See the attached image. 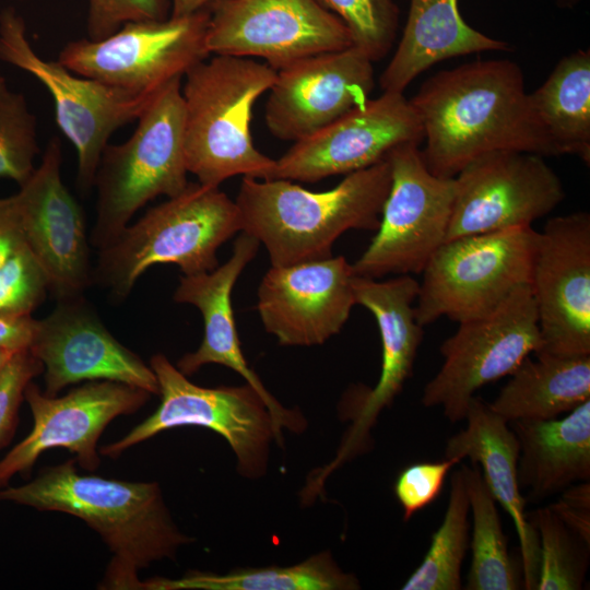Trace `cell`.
<instances>
[{"label": "cell", "instance_id": "cell-1", "mask_svg": "<svg viewBox=\"0 0 590 590\" xmlns=\"http://www.w3.org/2000/svg\"><path fill=\"white\" fill-rule=\"evenodd\" d=\"M423 127L427 169L455 178L476 156L497 150L555 156L509 59L475 60L428 78L409 99Z\"/></svg>", "mask_w": 590, "mask_h": 590}, {"label": "cell", "instance_id": "cell-2", "mask_svg": "<svg viewBox=\"0 0 590 590\" xmlns=\"http://www.w3.org/2000/svg\"><path fill=\"white\" fill-rule=\"evenodd\" d=\"M70 459L44 468L20 486L0 488V502L58 511L83 520L111 553L102 589H142L139 571L175 559L192 538L179 530L156 482L81 474Z\"/></svg>", "mask_w": 590, "mask_h": 590}, {"label": "cell", "instance_id": "cell-3", "mask_svg": "<svg viewBox=\"0 0 590 590\" xmlns=\"http://www.w3.org/2000/svg\"><path fill=\"white\" fill-rule=\"evenodd\" d=\"M390 184L386 158L320 192L287 179L244 177L235 203L241 232L266 247L271 266L283 267L331 257L346 231H376Z\"/></svg>", "mask_w": 590, "mask_h": 590}, {"label": "cell", "instance_id": "cell-4", "mask_svg": "<svg viewBox=\"0 0 590 590\" xmlns=\"http://www.w3.org/2000/svg\"><path fill=\"white\" fill-rule=\"evenodd\" d=\"M276 70L252 58L214 55L184 75L185 155L188 173L219 187L233 176L271 179L275 160L251 137L252 109Z\"/></svg>", "mask_w": 590, "mask_h": 590}, {"label": "cell", "instance_id": "cell-5", "mask_svg": "<svg viewBox=\"0 0 590 590\" xmlns=\"http://www.w3.org/2000/svg\"><path fill=\"white\" fill-rule=\"evenodd\" d=\"M238 232L235 201L219 187L189 182L98 249L93 283L121 300L154 264H176L185 275L210 272L219 267L220 246Z\"/></svg>", "mask_w": 590, "mask_h": 590}, {"label": "cell", "instance_id": "cell-6", "mask_svg": "<svg viewBox=\"0 0 590 590\" xmlns=\"http://www.w3.org/2000/svg\"><path fill=\"white\" fill-rule=\"evenodd\" d=\"M181 79L157 93L127 141L105 146L94 181L96 221L90 238L94 247L111 241L149 201L175 197L189 184Z\"/></svg>", "mask_w": 590, "mask_h": 590}, {"label": "cell", "instance_id": "cell-7", "mask_svg": "<svg viewBox=\"0 0 590 590\" xmlns=\"http://www.w3.org/2000/svg\"><path fill=\"white\" fill-rule=\"evenodd\" d=\"M538 243L532 226L446 240L422 272L417 322L425 327L447 317L460 323L491 312L531 283Z\"/></svg>", "mask_w": 590, "mask_h": 590}, {"label": "cell", "instance_id": "cell-8", "mask_svg": "<svg viewBox=\"0 0 590 590\" xmlns=\"http://www.w3.org/2000/svg\"><path fill=\"white\" fill-rule=\"evenodd\" d=\"M150 366L158 382V408L122 438L102 446L99 455L118 458L161 432L199 426L226 439L243 476L258 479L266 474L270 445L273 439L282 440L266 403L251 386L205 388L194 385L164 354L153 355Z\"/></svg>", "mask_w": 590, "mask_h": 590}, {"label": "cell", "instance_id": "cell-9", "mask_svg": "<svg viewBox=\"0 0 590 590\" xmlns=\"http://www.w3.org/2000/svg\"><path fill=\"white\" fill-rule=\"evenodd\" d=\"M0 60L36 78L50 93L56 122L75 148L78 185L94 186L102 153L110 135L137 120L157 92H134L81 76L58 60L38 56L26 36L24 20L14 9L0 13Z\"/></svg>", "mask_w": 590, "mask_h": 590}, {"label": "cell", "instance_id": "cell-10", "mask_svg": "<svg viewBox=\"0 0 590 590\" xmlns=\"http://www.w3.org/2000/svg\"><path fill=\"white\" fill-rule=\"evenodd\" d=\"M540 347L535 302L526 284L491 312L460 322L442 342L444 362L425 385L422 404L440 406L449 422L458 423L480 388L510 375Z\"/></svg>", "mask_w": 590, "mask_h": 590}, {"label": "cell", "instance_id": "cell-11", "mask_svg": "<svg viewBox=\"0 0 590 590\" xmlns=\"http://www.w3.org/2000/svg\"><path fill=\"white\" fill-rule=\"evenodd\" d=\"M391 184L377 233L352 264L355 275L422 273L445 243L456 194L455 178L432 174L420 145L405 143L387 156Z\"/></svg>", "mask_w": 590, "mask_h": 590}, {"label": "cell", "instance_id": "cell-12", "mask_svg": "<svg viewBox=\"0 0 590 590\" xmlns=\"http://www.w3.org/2000/svg\"><path fill=\"white\" fill-rule=\"evenodd\" d=\"M209 8L182 16L123 24L111 35L67 43L58 61L70 71L134 92H157L206 59Z\"/></svg>", "mask_w": 590, "mask_h": 590}, {"label": "cell", "instance_id": "cell-13", "mask_svg": "<svg viewBox=\"0 0 590 590\" xmlns=\"http://www.w3.org/2000/svg\"><path fill=\"white\" fill-rule=\"evenodd\" d=\"M209 11L210 55L261 58L279 70L353 46L344 23L317 0H217Z\"/></svg>", "mask_w": 590, "mask_h": 590}, {"label": "cell", "instance_id": "cell-14", "mask_svg": "<svg viewBox=\"0 0 590 590\" xmlns=\"http://www.w3.org/2000/svg\"><path fill=\"white\" fill-rule=\"evenodd\" d=\"M455 181L446 240L531 226L565 198L562 180L544 157L523 151L483 153Z\"/></svg>", "mask_w": 590, "mask_h": 590}, {"label": "cell", "instance_id": "cell-15", "mask_svg": "<svg viewBox=\"0 0 590 590\" xmlns=\"http://www.w3.org/2000/svg\"><path fill=\"white\" fill-rule=\"evenodd\" d=\"M531 288L541 347L536 353L590 355V214L550 219L539 232Z\"/></svg>", "mask_w": 590, "mask_h": 590}, {"label": "cell", "instance_id": "cell-16", "mask_svg": "<svg viewBox=\"0 0 590 590\" xmlns=\"http://www.w3.org/2000/svg\"><path fill=\"white\" fill-rule=\"evenodd\" d=\"M151 393L111 380H91L62 397H48L32 381L24 392L33 428L0 460V488L15 474L32 469L40 455L52 448H64L86 471L101 463L97 440L117 416L132 414L142 408Z\"/></svg>", "mask_w": 590, "mask_h": 590}, {"label": "cell", "instance_id": "cell-17", "mask_svg": "<svg viewBox=\"0 0 590 590\" xmlns=\"http://www.w3.org/2000/svg\"><path fill=\"white\" fill-rule=\"evenodd\" d=\"M421 121L403 93L384 92L316 133L296 141L275 160L273 178L316 182L347 175L387 158L397 146L420 145Z\"/></svg>", "mask_w": 590, "mask_h": 590}, {"label": "cell", "instance_id": "cell-18", "mask_svg": "<svg viewBox=\"0 0 590 590\" xmlns=\"http://www.w3.org/2000/svg\"><path fill=\"white\" fill-rule=\"evenodd\" d=\"M38 320L30 352L44 366L45 390L57 396L64 387L91 380H111L158 394L150 365L122 345L103 324L83 295L58 299Z\"/></svg>", "mask_w": 590, "mask_h": 590}, {"label": "cell", "instance_id": "cell-19", "mask_svg": "<svg viewBox=\"0 0 590 590\" xmlns=\"http://www.w3.org/2000/svg\"><path fill=\"white\" fill-rule=\"evenodd\" d=\"M373 62L352 46L276 70L266 103L268 130L278 139L296 142L363 105L375 87Z\"/></svg>", "mask_w": 590, "mask_h": 590}, {"label": "cell", "instance_id": "cell-20", "mask_svg": "<svg viewBox=\"0 0 590 590\" xmlns=\"http://www.w3.org/2000/svg\"><path fill=\"white\" fill-rule=\"evenodd\" d=\"M352 264L342 256L273 267L258 287L257 309L281 345L324 343L346 323L355 303Z\"/></svg>", "mask_w": 590, "mask_h": 590}, {"label": "cell", "instance_id": "cell-21", "mask_svg": "<svg viewBox=\"0 0 590 590\" xmlns=\"http://www.w3.org/2000/svg\"><path fill=\"white\" fill-rule=\"evenodd\" d=\"M61 145L52 138L42 162L21 185L25 241L45 270L55 298L83 295L93 283L83 212L63 185Z\"/></svg>", "mask_w": 590, "mask_h": 590}, {"label": "cell", "instance_id": "cell-22", "mask_svg": "<svg viewBox=\"0 0 590 590\" xmlns=\"http://www.w3.org/2000/svg\"><path fill=\"white\" fill-rule=\"evenodd\" d=\"M260 243L240 232L229 259L210 272L184 275L174 293V300L197 307L203 317V339L200 346L178 359L176 367L190 376L208 364H219L239 374L266 403L282 440V428L300 433L306 427L304 416L285 409L263 386L248 366L243 354L232 306V291L246 266L256 257Z\"/></svg>", "mask_w": 590, "mask_h": 590}, {"label": "cell", "instance_id": "cell-23", "mask_svg": "<svg viewBox=\"0 0 590 590\" xmlns=\"http://www.w3.org/2000/svg\"><path fill=\"white\" fill-rule=\"evenodd\" d=\"M356 305L375 317L381 340V370L376 386L363 399L335 459L323 469L330 473L355 453L368 436L380 412L389 406L412 376L423 340V327L415 317L418 282L411 274L379 281L354 275Z\"/></svg>", "mask_w": 590, "mask_h": 590}, {"label": "cell", "instance_id": "cell-24", "mask_svg": "<svg viewBox=\"0 0 590 590\" xmlns=\"http://www.w3.org/2000/svg\"><path fill=\"white\" fill-rule=\"evenodd\" d=\"M465 429L448 439L445 458H469L477 464L496 503L511 517L518 535L523 586L535 590L539 574V536L526 514L518 480L519 441L508 422L483 399L469 403Z\"/></svg>", "mask_w": 590, "mask_h": 590}, {"label": "cell", "instance_id": "cell-25", "mask_svg": "<svg viewBox=\"0 0 590 590\" xmlns=\"http://www.w3.org/2000/svg\"><path fill=\"white\" fill-rule=\"evenodd\" d=\"M510 49L507 42L470 26L460 13L458 0H410L402 37L379 84L384 92L403 93L416 76L437 62Z\"/></svg>", "mask_w": 590, "mask_h": 590}, {"label": "cell", "instance_id": "cell-26", "mask_svg": "<svg viewBox=\"0 0 590 590\" xmlns=\"http://www.w3.org/2000/svg\"><path fill=\"white\" fill-rule=\"evenodd\" d=\"M519 441L518 480L530 500L590 479V400L562 418L508 422Z\"/></svg>", "mask_w": 590, "mask_h": 590}, {"label": "cell", "instance_id": "cell-27", "mask_svg": "<svg viewBox=\"0 0 590 590\" xmlns=\"http://www.w3.org/2000/svg\"><path fill=\"white\" fill-rule=\"evenodd\" d=\"M510 376L488 403L507 422L555 418L590 400V355L534 353Z\"/></svg>", "mask_w": 590, "mask_h": 590}, {"label": "cell", "instance_id": "cell-28", "mask_svg": "<svg viewBox=\"0 0 590 590\" xmlns=\"http://www.w3.org/2000/svg\"><path fill=\"white\" fill-rule=\"evenodd\" d=\"M529 97L555 156L574 155L589 165L590 50L563 57Z\"/></svg>", "mask_w": 590, "mask_h": 590}, {"label": "cell", "instance_id": "cell-29", "mask_svg": "<svg viewBox=\"0 0 590 590\" xmlns=\"http://www.w3.org/2000/svg\"><path fill=\"white\" fill-rule=\"evenodd\" d=\"M155 590H357L361 583L343 571L329 551L319 552L292 566L236 568L219 575L189 571L181 578L142 581Z\"/></svg>", "mask_w": 590, "mask_h": 590}, {"label": "cell", "instance_id": "cell-30", "mask_svg": "<svg viewBox=\"0 0 590 590\" xmlns=\"http://www.w3.org/2000/svg\"><path fill=\"white\" fill-rule=\"evenodd\" d=\"M463 469L472 512L471 565L467 590H517L520 576L509 555L496 500L477 464Z\"/></svg>", "mask_w": 590, "mask_h": 590}, {"label": "cell", "instance_id": "cell-31", "mask_svg": "<svg viewBox=\"0 0 590 590\" xmlns=\"http://www.w3.org/2000/svg\"><path fill=\"white\" fill-rule=\"evenodd\" d=\"M469 496L460 467L450 480L447 509L430 545L416 569L404 582L403 590H459L461 567L469 546Z\"/></svg>", "mask_w": 590, "mask_h": 590}, {"label": "cell", "instance_id": "cell-32", "mask_svg": "<svg viewBox=\"0 0 590 590\" xmlns=\"http://www.w3.org/2000/svg\"><path fill=\"white\" fill-rule=\"evenodd\" d=\"M539 536L535 590H579L585 582L590 544L575 534L547 506L527 514Z\"/></svg>", "mask_w": 590, "mask_h": 590}, {"label": "cell", "instance_id": "cell-33", "mask_svg": "<svg viewBox=\"0 0 590 590\" xmlns=\"http://www.w3.org/2000/svg\"><path fill=\"white\" fill-rule=\"evenodd\" d=\"M36 120L21 93L0 75V178L23 185L35 170Z\"/></svg>", "mask_w": 590, "mask_h": 590}, {"label": "cell", "instance_id": "cell-34", "mask_svg": "<svg viewBox=\"0 0 590 590\" xmlns=\"http://www.w3.org/2000/svg\"><path fill=\"white\" fill-rule=\"evenodd\" d=\"M317 1L344 23L353 46L371 61L388 55L399 27V9L393 0Z\"/></svg>", "mask_w": 590, "mask_h": 590}, {"label": "cell", "instance_id": "cell-35", "mask_svg": "<svg viewBox=\"0 0 590 590\" xmlns=\"http://www.w3.org/2000/svg\"><path fill=\"white\" fill-rule=\"evenodd\" d=\"M48 290L47 274L26 241L0 266V314L31 315Z\"/></svg>", "mask_w": 590, "mask_h": 590}, {"label": "cell", "instance_id": "cell-36", "mask_svg": "<svg viewBox=\"0 0 590 590\" xmlns=\"http://www.w3.org/2000/svg\"><path fill=\"white\" fill-rule=\"evenodd\" d=\"M170 9V0H87L88 38L103 39L129 22L167 19Z\"/></svg>", "mask_w": 590, "mask_h": 590}, {"label": "cell", "instance_id": "cell-37", "mask_svg": "<svg viewBox=\"0 0 590 590\" xmlns=\"http://www.w3.org/2000/svg\"><path fill=\"white\" fill-rule=\"evenodd\" d=\"M459 462L457 458L416 462L399 474L394 483V495L403 509L404 521L438 497L448 472Z\"/></svg>", "mask_w": 590, "mask_h": 590}, {"label": "cell", "instance_id": "cell-38", "mask_svg": "<svg viewBox=\"0 0 590 590\" xmlns=\"http://www.w3.org/2000/svg\"><path fill=\"white\" fill-rule=\"evenodd\" d=\"M44 366L30 350L13 354L0 374V448L11 439L17 423V412L32 379Z\"/></svg>", "mask_w": 590, "mask_h": 590}, {"label": "cell", "instance_id": "cell-39", "mask_svg": "<svg viewBox=\"0 0 590 590\" xmlns=\"http://www.w3.org/2000/svg\"><path fill=\"white\" fill-rule=\"evenodd\" d=\"M581 540L590 544V484L589 481L570 485L560 499L548 506Z\"/></svg>", "mask_w": 590, "mask_h": 590}, {"label": "cell", "instance_id": "cell-40", "mask_svg": "<svg viewBox=\"0 0 590 590\" xmlns=\"http://www.w3.org/2000/svg\"><path fill=\"white\" fill-rule=\"evenodd\" d=\"M23 243L25 235L17 194L0 198V266Z\"/></svg>", "mask_w": 590, "mask_h": 590}, {"label": "cell", "instance_id": "cell-41", "mask_svg": "<svg viewBox=\"0 0 590 590\" xmlns=\"http://www.w3.org/2000/svg\"><path fill=\"white\" fill-rule=\"evenodd\" d=\"M38 319L32 315L0 314V349L28 350L36 334Z\"/></svg>", "mask_w": 590, "mask_h": 590}, {"label": "cell", "instance_id": "cell-42", "mask_svg": "<svg viewBox=\"0 0 590 590\" xmlns=\"http://www.w3.org/2000/svg\"><path fill=\"white\" fill-rule=\"evenodd\" d=\"M217 0H170V15L182 16L209 8Z\"/></svg>", "mask_w": 590, "mask_h": 590}, {"label": "cell", "instance_id": "cell-43", "mask_svg": "<svg viewBox=\"0 0 590 590\" xmlns=\"http://www.w3.org/2000/svg\"><path fill=\"white\" fill-rule=\"evenodd\" d=\"M14 353L16 352L0 349V374Z\"/></svg>", "mask_w": 590, "mask_h": 590}, {"label": "cell", "instance_id": "cell-44", "mask_svg": "<svg viewBox=\"0 0 590 590\" xmlns=\"http://www.w3.org/2000/svg\"><path fill=\"white\" fill-rule=\"evenodd\" d=\"M556 5L562 9H574L576 8L581 0H554Z\"/></svg>", "mask_w": 590, "mask_h": 590}]
</instances>
